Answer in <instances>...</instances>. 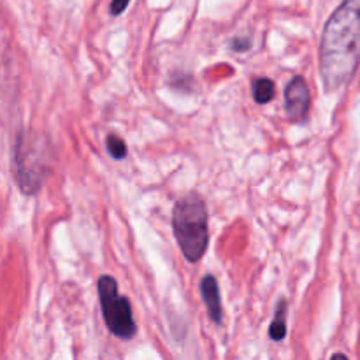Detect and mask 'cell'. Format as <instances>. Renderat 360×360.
Instances as JSON below:
<instances>
[{"label":"cell","instance_id":"1","mask_svg":"<svg viewBox=\"0 0 360 360\" xmlns=\"http://www.w3.org/2000/svg\"><path fill=\"white\" fill-rule=\"evenodd\" d=\"M360 63V0H343L323 27L320 74L327 90L354 77Z\"/></svg>","mask_w":360,"mask_h":360},{"label":"cell","instance_id":"2","mask_svg":"<svg viewBox=\"0 0 360 360\" xmlns=\"http://www.w3.org/2000/svg\"><path fill=\"white\" fill-rule=\"evenodd\" d=\"M172 229L176 241L188 262L202 259L210 245L207 210L197 193H188L176 202L172 211Z\"/></svg>","mask_w":360,"mask_h":360},{"label":"cell","instance_id":"3","mask_svg":"<svg viewBox=\"0 0 360 360\" xmlns=\"http://www.w3.org/2000/svg\"><path fill=\"white\" fill-rule=\"evenodd\" d=\"M44 141L32 136V132H25L18 137L14 148V178L18 186L27 195H34L39 192L44 183L48 164L44 162Z\"/></svg>","mask_w":360,"mask_h":360},{"label":"cell","instance_id":"4","mask_svg":"<svg viewBox=\"0 0 360 360\" xmlns=\"http://www.w3.org/2000/svg\"><path fill=\"white\" fill-rule=\"evenodd\" d=\"M97 290L108 329L122 340H130L136 334V322H134L130 301L118 294V283L115 278L108 274L98 278Z\"/></svg>","mask_w":360,"mask_h":360},{"label":"cell","instance_id":"5","mask_svg":"<svg viewBox=\"0 0 360 360\" xmlns=\"http://www.w3.org/2000/svg\"><path fill=\"white\" fill-rule=\"evenodd\" d=\"M309 105H311V95H309L308 83L304 77H294L285 88V109L288 116L295 122H301L308 116Z\"/></svg>","mask_w":360,"mask_h":360},{"label":"cell","instance_id":"6","mask_svg":"<svg viewBox=\"0 0 360 360\" xmlns=\"http://www.w3.org/2000/svg\"><path fill=\"white\" fill-rule=\"evenodd\" d=\"M200 294H202V301L210 313V319L214 323H221L224 313H221L220 288H218V281L214 280V276H204V280L200 281Z\"/></svg>","mask_w":360,"mask_h":360},{"label":"cell","instance_id":"7","mask_svg":"<svg viewBox=\"0 0 360 360\" xmlns=\"http://www.w3.org/2000/svg\"><path fill=\"white\" fill-rule=\"evenodd\" d=\"M276 86L269 77H257L252 84V95L257 104H267L274 98Z\"/></svg>","mask_w":360,"mask_h":360},{"label":"cell","instance_id":"8","mask_svg":"<svg viewBox=\"0 0 360 360\" xmlns=\"http://www.w3.org/2000/svg\"><path fill=\"white\" fill-rule=\"evenodd\" d=\"M269 336L273 341H281L287 336V301L285 299L278 302L276 316L269 327Z\"/></svg>","mask_w":360,"mask_h":360},{"label":"cell","instance_id":"9","mask_svg":"<svg viewBox=\"0 0 360 360\" xmlns=\"http://www.w3.org/2000/svg\"><path fill=\"white\" fill-rule=\"evenodd\" d=\"M105 146H108L109 155H111L112 158H116V160H122V158L127 157V144L123 143V139H120L118 136H115V134H111V136L108 137Z\"/></svg>","mask_w":360,"mask_h":360},{"label":"cell","instance_id":"10","mask_svg":"<svg viewBox=\"0 0 360 360\" xmlns=\"http://www.w3.org/2000/svg\"><path fill=\"white\" fill-rule=\"evenodd\" d=\"M130 0H111V6H109V11H111L112 16H120L123 11L127 9Z\"/></svg>","mask_w":360,"mask_h":360},{"label":"cell","instance_id":"11","mask_svg":"<svg viewBox=\"0 0 360 360\" xmlns=\"http://www.w3.org/2000/svg\"><path fill=\"white\" fill-rule=\"evenodd\" d=\"M250 46H252V42L248 39H234V42H232V48L236 51H246V49H250Z\"/></svg>","mask_w":360,"mask_h":360},{"label":"cell","instance_id":"12","mask_svg":"<svg viewBox=\"0 0 360 360\" xmlns=\"http://www.w3.org/2000/svg\"><path fill=\"white\" fill-rule=\"evenodd\" d=\"M330 360H348V359H347V355H343V354H336V355H334V357L330 359Z\"/></svg>","mask_w":360,"mask_h":360}]
</instances>
